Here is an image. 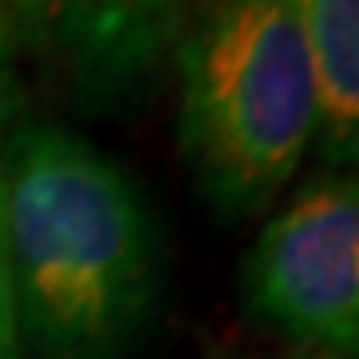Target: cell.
Returning a JSON list of instances; mask_svg holds the SVG:
<instances>
[{"instance_id": "obj_3", "label": "cell", "mask_w": 359, "mask_h": 359, "mask_svg": "<svg viewBox=\"0 0 359 359\" xmlns=\"http://www.w3.org/2000/svg\"><path fill=\"white\" fill-rule=\"evenodd\" d=\"M248 295L299 347L359 359V172H327L264 224Z\"/></svg>"}, {"instance_id": "obj_5", "label": "cell", "mask_w": 359, "mask_h": 359, "mask_svg": "<svg viewBox=\"0 0 359 359\" xmlns=\"http://www.w3.org/2000/svg\"><path fill=\"white\" fill-rule=\"evenodd\" d=\"M316 84L311 148L332 172H359V0H299Z\"/></svg>"}, {"instance_id": "obj_6", "label": "cell", "mask_w": 359, "mask_h": 359, "mask_svg": "<svg viewBox=\"0 0 359 359\" xmlns=\"http://www.w3.org/2000/svg\"><path fill=\"white\" fill-rule=\"evenodd\" d=\"M36 44V8L0 4V128L8 124L25 100L20 88V56Z\"/></svg>"}, {"instance_id": "obj_2", "label": "cell", "mask_w": 359, "mask_h": 359, "mask_svg": "<svg viewBox=\"0 0 359 359\" xmlns=\"http://www.w3.org/2000/svg\"><path fill=\"white\" fill-rule=\"evenodd\" d=\"M180 144L224 216L280 200L316 136V84L299 0L192 8L176 44Z\"/></svg>"}, {"instance_id": "obj_8", "label": "cell", "mask_w": 359, "mask_h": 359, "mask_svg": "<svg viewBox=\"0 0 359 359\" xmlns=\"http://www.w3.org/2000/svg\"><path fill=\"white\" fill-rule=\"evenodd\" d=\"M287 359H347V355H335V351H316V347H299V351H292Z\"/></svg>"}, {"instance_id": "obj_1", "label": "cell", "mask_w": 359, "mask_h": 359, "mask_svg": "<svg viewBox=\"0 0 359 359\" xmlns=\"http://www.w3.org/2000/svg\"><path fill=\"white\" fill-rule=\"evenodd\" d=\"M0 228L25 344L44 359H116L156 292V228L120 168L52 124L0 148Z\"/></svg>"}, {"instance_id": "obj_7", "label": "cell", "mask_w": 359, "mask_h": 359, "mask_svg": "<svg viewBox=\"0 0 359 359\" xmlns=\"http://www.w3.org/2000/svg\"><path fill=\"white\" fill-rule=\"evenodd\" d=\"M20 355H25V332H20V311H16V292L4 256V228H0V359Z\"/></svg>"}, {"instance_id": "obj_4", "label": "cell", "mask_w": 359, "mask_h": 359, "mask_svg": "<svg viewBox=\"0 0 359 359\" xmlns=\"http://www.w3.org/2000/svg\"><path fill=\"white\" fill-rule=\"evenodd\" d=\"M188 20L184 4H52L36 8V40L65 52L92 92H112L176 56Z\"/></svg>"}]
</instances>
